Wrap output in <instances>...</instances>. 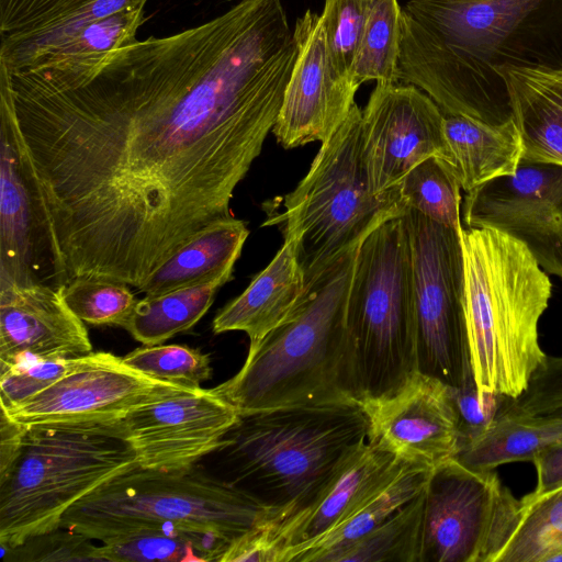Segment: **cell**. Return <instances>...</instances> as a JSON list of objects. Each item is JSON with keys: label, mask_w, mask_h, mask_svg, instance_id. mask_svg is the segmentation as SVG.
<instances>
[{"label": "cell", "mask_w": 562, "mask_h": 562, "mask_svg": "<svg viewBox=\"0 0 562 562\" xmlns=\"http://www.w3.org/2000/svg\"><path fill=\"white\" fill-rule=\"evenodd\" d=\"M148 0H0V60L10 63L27 48L75 24L92 8L117 12Z\"/></svg>", "instance_id": "26"}, {"label": "cell", "mask_w": 562, "mask_h": 562, "mask_svg": "<svg viewBox=\"0 0 562 562\" xmlns=\"http://www.w3.org/2000/svg\"><path fill=\"white\" fill-rule=\"evenodd\" d=\"M227 283L218 279L170 292L145 295L122 326L144 346L159 345L192 328L209 311L217 291Z\"/></svg>", "instance_id": "28"}, {"label": "cell", "mask_w": 562, "mask_h": 562, "mask_svg": "<svg viewBox=\"0 0 562 562\" xmlns=\"http://www.w3.org/2000/svg\"><path fill=\"white\" fill-rule=\"evenodd\" d=\"M464 227H491L520 240L541 268L562 279V166L520 162L467 192Z\"/></svg>", "instance_id": "13"}, {"label": "cell", "mask_w": 562, "mask_h": 562, "mask_svg": "<svg viewBox=\"0 0 562 562\" xmlns=\"http://www.w3.org/2000/svg\"><path fill=\"white\" fill-rule=\"evenodd\" d=\"M424 507L423 490L373 530L340 552L334 562H419Z\"/></svg>", "instance_id": "31"}, {"label": "cell", "mask_w": 562, "mask_h": 562, "mask_svg": "<svg viewBox=\"0 0 562 562\" xmlns=\"http://www.w3.org/2000/svg\"><path fill=\"white\" fill-rule=\"evenodd\" d=\"M505 408L524 416H543L562 409V357L547 356L526 390L508 398Z\"/></svg>", "instance_id": "40"}, {"label": "cell", "mask_w": 562, "mask_h": 562, "mask_svg": "<svg viewBox=\"0 0 562 562\" xmlns=\"http://www.w3.org/2000/svg\"><path fill=\"white\" fill-rule=\"evenodd\" d=\"M447 162L460 187L470 192L493 179L514 175L521 162L522 144L513 117L490 124L443 113Z\"/></svg>", "instance_id": "23"}, {"label": "cell", "mask_w": 562, "mask_h": 562, "mask_svg": "<svg viewBox=\"0 0 562 562\" xmlns=\"http://www.w3.org/2000/svg\"><path fill=\"white\" fill-rule=\"evenodd\" d=\"M443 112L423 90L401 82L376 83L362 110V138L371 189L400 184L423 160H448Z\"/></svg>", "instance_id": "16"}, {"label": "cell", "mask_w": 562, "mask_h": 562, "mask_svg": "<svg viewBox=\"0 0 562 562\" xmlns=\"http://www.w3.org/2000/svg\"><path fill=\"white\" fill-rule=\"evenodd\" d=\"M368 439L400 462L432 471L456 457L459 423L451 387L415 370L394 392L360 402Z\"/></svg>", "instance_id": "18"}, {"label": "cell", "mask_w": 562, "mask_h": 562, "mask_svg": "<svg viewBox=\"0 0 562 562\" xmlns=\"http://www.w3.org/2000/svg\"><path fill=\"white\" fill-rule=\"evenodd\" d=\"M450 387L458 416L460 447L481 432L508 398L491 393L480 394L473 375L460 386Z\"/></svg>", "instance_id": "41"}, {"label": "cell", "mask_w": 562, "mask_h": 562, "mask_svg": "<svg viewBox=\"0 0 562 562\" xmlns=\"http://www.w3.org/2000/svg\"><path fill=\"white\" fill-rule=\"evenodd\" d=\"M532 462L537 471V485L527 497L536 498L562 486V439L542 448Z\"/></svg>", "instance_id": "43"}, {"label": "cell", "mask_w": 562, "mask_h": 562, "mask_svg": "<svg viewBox=\"0 0 562 562\" xmlns=\"http://www.w3.org/2000/svg\"><path fill=\"white\" fill-rule=\"evenodd\" d=\"M297 56L280 0L57 68L4 69L68 282L139 289L231 200Z\"/></svg>", "instance_id": "1"}, {"label": "cell", "mask_w": 562, "mask_h": 562, "mask_svg": "<svg viewBox=\"0 0 562 562\" xmlns=\"http://www.w3.org/2000/svg\"><path fill=\"white\" fill-rule=\"evenodd\" d=\"M359 246L306 285L290 317L249 347L240 370L213 389L240 416L284 407L359 403L349 373L347 329Z\"/></svg>", "instance_id": "3"}, {"label": "cell", "mask_w": 562, "mask_h": 562, "mask_svg": "<svg viewBox=\"0 0 562 562\" xmlns=\"http://www.w3.org/2000/svg\"><path fill=\"white\" fill-rule=\"evenodd\" d=\"M349 373L360 403L397 390L417 370L414 283L404 215L358 248L347 305Z\"/></svg>", "instance_id": "9"}, {"label": "cell", "mask_w": 562, "mask_h": 562, "mask_svg": "<svg viewBox=\"0 0 562 562\" xmlns=\"http://www.w3.org/2000/svg\"><path fill=\"white\" fill-rule=\"evenodd\" d=\"M277 206L267 207L262 226L277 225L292 243L305 286L382 223L408 209L400 186L381 193L371 189L357 103L322 143L306 176Z\"/></svg>", "instance_id": "6"}, {"label": "cell", "mask_w": 562, "mask_h": 562, "mask_svg": "<svg viewBox=\"0 0 562 562\" xmlns=\"http://www.w3.org/2000/svg\"><path fill=\"white\" fill-rule=\"evenodd\" d=\"M66 285L7 79L0 75V288Z\"/></svg>", "instance_id": "12"}, {"label": "cell", "mask_w": 562, "mask_h": 562, "mask_svg": "<svg viewBox=\"0 0 562 562\" xmlns=\"http://www.w3.org/2000/svg\"><path fill=\"white\" fill-rule=\"evenodd\" d=\"M248 235L246 223L234 216L211 224L175 252L138 290L155 295L218 279L231 281Z\"/></svg>", "instance_id": "25"}, {"label": "cell", "mask_w": 562, "mask_h": 562, "mask_svg": "<svg viewBox=\"0 0 562 562\" xmlns=\"http://www.w3.org/2000/svg\"><path fill=\"white\" fill-rule=\"evenodd\" d=\"M91 352L88 330L66 304L63 288H0V369L34 359L78 358Z\"/></svg>", "instance_id": "19"}, {"label": "cell", "mask_w": 562, "mask_h": 562, "mask_svg": "<svg viewBox=\"0 0 562 562\" xmlns=\"http://www.w3.org/2000/svg\"><path fill=\"white\" fill-rule=\"evenodd\" d=\"M139 467L119 422L29 426L0 481V544L13 548L60 526L77 502Z\"/></svg>", "instance_id": "7"}, {"label": "cell", "mask_w": 562, "mask_h": 562, "mask_svg": "<svg viewBox=\"0 0 562 562\" xmlns=\"http://www.w3.org/2000/svg\"><path fill=\"white\" fill-rule=\"evenodd\" d=\"M304 293L303 271L292 243L284 239L271 262L246 290L218 311L212 330L244 331L252 347L290 317Z\"/></svg>", "instance_id": "22"}, {"label": "cell", "mask_w": 562, "mask_h": 562, "mask_svg": "<svg viewBox=\"0 0 562 562\" xmlns=\"http://www.w3.org/2000/svg\"><path fill=\"white\" fill-rule=\"evenodd\" d=\"M398 186L407 207L439 224L460 229L461 187L446 160L437 156L423 160Z\"/></svg>", "instance_id": "34"}, {"label": "cell", "mask_w": 562, "mask_h": 562, "mask_svg": "<svg viewBox=\"0 0 562 562\" xmlns=\"http://www.w3.org/2000/svg\"><path fill=\"white\" fill-rule=\"evenodd\" d=\"M293 34L297 56L272 128L286 149L329 139L348 117L359 89L335 66L322 14L307 10Z\"/></svg>", "instance_id": "17"}, {"label": "cell", "mask_w": 562, "mask_h": 562, "mask_svg": "<svg viewBox=\"0 0 562 562\" xmlns=\"http://www.w3.org/2000/svg\"><path fill=\"white\" fill-rule=\"evenodd\" d=\"M403 464L367 439L338 467L305 507L281 521L265 522L278 549V562L286 548L313 539L336 525L392 479Z\"/></svg>", "instance_id": "20"}, {"label": "cell", "mask_w": 562, "mask_h": 562, "mask_svg": "<svg viewBox=\"0 0 562 562\" xmlns=\"http://www.w3.org/2000/svg\"><path fill=\"white\" fill-rule=\"evenodd\" d=\"M430 470L404 463L386 483L324 533L282 551L279 562H334L425 487Z\"/></svg>", "instance_id": "24"}, {"label": "cell", "mask_w": 562, "mask_h": 562, "mask_svg": "<svg viewBox=\"0 0 562 562\" xmlns=\"http://www.w3.org/2000/svg\"><path fill=\"white\" fill-rule=\"evenodd\" d=\"M220 562H278V549L261 524L233 539Z\"/></svg>", "instance_id": "42"}, {"label": "cell", "mask_w": 562, "mask_h": 562, "mask_svg": "<svg viewBox=\"0 0 562 562\" xmlns=\"http://www.w3.org/2000/svg\"><path fill=\"white\" fill-rule=\"evenodd\" d=\"M80 532L59 526L13 548L2 549L9 561H102L99 546Z\"/></svg>", "instance_id": "39"}, {"label": "cell", "mask_w": 562, "mask_h": 562, "mask_svg": "<svg viewBox=\"0 0 562 562\" xmlns=\"http://www.w3.org/2000/svg\"><path fill=\"white\" fill-rule=\"evenodd\" d=\"M519 501L518 524L497 562H562V486Z\"/></svg>", "instance_id": "30"}, {"label": "cell", "mask_w": 562, "mask_h": 562, "mask_svg": "<svg viewBox=\"0 0 562 562\" xmlns=\"http://www.w3.org/2000/svg\"><path fill=\"white\" fill-rule=\"evenodd\" d=\"M239 418L213 389L199 387L137 407L120 424L139 468L179 472L217 451Z\"/></svg>", "instance_id": "15"}, {"label": "cell", "mask_w": 562, "mask_h": 562, "mask_svg": "<svg viewBox=\"0 0 562 562\" xmlns=\"http://www.w3.org/2000/svg\"><path fill=\"white\" fill-rule=\"evenodd\" d=\"M464 317L480 394L518 397L547 355L538 338L552 283L518 239L491 227L459 229Z\"/></svg>", "instance_id": "4"}, {"label": "cell", "mask_w": 562, "mask_h": 562, "mask_svg": "<svg viewBox=\"0 0 562 562\" xmlns=\"http://www.w3.org/2000/svg\"><path fill=\"white\" fill-rule=\"evenodd\" d=\"M231 539L165 526L147 528L99 546L109 562H220Z\"/></svg>", "instance_id": "29"}, {"label": "cell", "mask_w": 562, "mask_h": 562, "mask_svg": "<svg viewBox=\"0 0 562 562\" xmlns=\"http://www.w3.org/2000/svg\"><path fill=\"white\" fill-rule=\"evenodd\" d=\"M29 426L12 419L1 407L0 413V481L13 468L19 458Z\"/></svg>", "instance_id": "44"}, {"label": "cell", "mask_w": 562, "mask_h": 562, "mask_svg": "<svg viewBox=\"0 0 562 562\" xmlns=\"http://www.w3.org/2000/svg\"><path fill=\"white\" fill-rule=\"evenodd\" d=\"M404 218L413 267L417 370L458 387L473 375L459 231L409 207Z\"/></svg>", "instance_id": "10"}, {"label": "cell", "mask_w": 562, "mask_h": 562, "mask_svg": "<svg viewBox=\"0 0 562 562\" xmlns=\"http://www.w3.org/2000/svg\"><path fill=\"white\" fill-rule=\"evenodd\" d=\"M193 390L148 376L122 357L98 351L89 363L38 394L9 408L0 406L25 426L113 423L137 407Z\"/></svg>", "instance_id": "14"}, {"label": "cell", "mask_w": 562, "mask_h": 562, "mask_svg": "<svg viewBox=\"0 0 562 562\" xmlns=\"http://www.w3.org/2000/svg\"><path fill=\"white\" fill-rule=\"evenodd\" d=\"M272 519L271 510L224 480L193 469L165 472L137 467L72 505L60 526L101 543L165 526L233 540Z\"/></svg>", "instance_id": "8"}, {"label": "cell", "mask_w": 562, "mask_h": 562, "mask_svg": "<svg viewBox=\"0 0 562 562\" xmlns=\"http://www.w3.org/2000/svg\"><path fill=\"white\" fill-rule=\"evenodd\" d=\"M144 9L131 7L85 25L69 40L48 50L24 70L55 68L97 59L134 42L144 20Z\"/></svg>", "instance_id": "33"}, {"label": "cell", "mask_w": 562, "mask_h": 562, "mask_svg": "<svg viewBox=\"0 0 562 562\" xmlns=\"http://www.w3.org/2000/svg\"><path fill=\"white\" fill-rule=\"evenodd\" d=\"M522 144V161L562 166V67L496 66Z\"/></svg>", "instance_id": "21"}, {"label": "cell", "mask_w": 562, "mask_h": 562, "mask_svg": "<svg viewBox=\"0 0 562 562\" xmlns=\"http://www.w3.org/2000/svg\"><path fill=\"white\" fill-rule=\"evenodd\" d=\"M549 415H553V416H558V417H562V409L558 411V412H554L552 414H549Z\"/></svg>", "instance_id": "45"}, {"label": "cell", "mask_w": 562, "mask_h": 562, "mask_svg": "<svg viewBox=\"0 0 562 562\" xmlns=\"http://www.w3.org/2000/svg\"><path fill=\"white\" fill-rule=\"evenodd\" d=\"M372 2L325 0L322 16L334 64L342 76L352 81V70Z\"/></svg>", "instance_id": "37"}, {"label": "cell", "mask_w": 562, "mask_h": 562, "mask_svg": "<svg viewBox=\"0 0 562 562\" xmlns=\"http://www.w3.org/2000/svg\"><path fill=\"white\" fill-rule=\"evenodd\" d=\"M122 361L148 376L190 389L202 387L212 374L209 356L182 345L144 346L122 357Z\"/></svg>", "instance_id": "36"}, {"label": "cell", "mask_w": 562, "mask_h": 562, "mask_svg": "<svg viewBox=\"0 0 562 562\" xmlns=\"http://www.w3.org/2000/svg\"><path fill=\"white\" fill-rule=\"evenodd\" d=\"M402 43V8L397 0H373L358 48L352 78L357 86L367 81L398 82Z\"/></svg>", "instance_id": "32"}, {"label": "cell", "mask_w": 562, "mask_h": 562, "mask_svg": "<svg viewBox=\"0 0 562 562\" xmlns=\"http://www.w3.org/2000/svg\"><path fill=\"white\" fill-rule=\"evenodd\" d=\"M559 439L562 417L524 416L507 411L504 404L481 432L459 447L454 459L470 469L490 471L510 462L532 461Z\"/></svg>", "instance_id": "27"}, {"label": "cell", "mask_w": 562, "mask_h": 562, "mask_svg": "<svg viewBox=\"0 0 562 562\" xmlns=\"http://www.w3.org/2000/svg\"><path fill=\"white\" fill-rule=\"evenodd\" d=\"M63 296L82 322L121 327L137 302L127 284L92 277L72 279L63 286Z\"/></svg>", "instance_id": "35"}, {"label": "cell", "mask_w": 562, "mask_h": 562, "mask_svg": "<svg viewBox=\"0 0 562 562\" xmlns=\"http://www.w3.org/2000/svg\"><path fill=\"white\" fill-rule=\"evenodd\" d=\"M368 435L360 403L294 406L240 416L217 451L229 470L224 481L278 522L305 507Z\"/></svg>", "instance_id": "5"}, {"label": "cell", "mask_w": 562, "mask_h": 562, "mask_svg": "<svg viewBox=\"0 0 562 562\" xmlns=\"http://www.w3.org/2000/svg\"><path fill=\"white\" fill-rule=\"evenodd\" d=\"M419 562H497L520 516V501L494 470L454 458L434 469L424 488Z\"/></svg>", "instance_id": "11"}, {"label": "cell", "mask_w": 562, "mask_h": 562, "mask_svg": "<svg viewBox=\"0 0 562 562\" xmlns=\"http://www.w3.org/2000/svg\"><path fill=\"white\" fill-rule=\"evenodd\" d=\"M94 353L78 358L34 359L0 369V405L9 408L29 400L89 363Z\"/></svg>", "instance_id": "38"}, {"label": "cell", "mask_w": 562, "mask_h": 562, "mask_svg": "<svg viewBox=\"0 0 562 562\" xmlns=\"http://www.w3.org/2000/svg\"><path fill=\"white\" fill-rule=\"evenodd\" d=\"M547 0H408L402 8L397 79L443 113L490 124L512 117L497 58Z\"/></svg>", "instance_id": "2"}]
</instances>
